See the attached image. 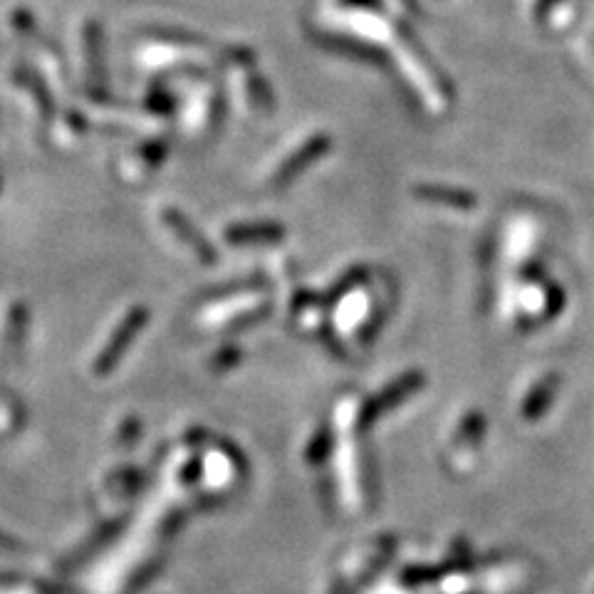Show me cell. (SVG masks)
<instances>
[{
    "label": "cell",
    "instance_id": "6da1fadb",
    "mask_svg": "<svg viewBox=\"0 0 594 594\" xmlns=\"http://www.w3.org/2000/svg\"><path fill=\"white\" fill-rule=\"evenodd\" d=\"M161 221H164L166 231H169L176 241H181V246L189 250L198 263L211 265L213 260H216L211 243L201 236V231H196V228L191 226L189 218H186L184 213L174 211V208H164V211H161Z\"/></svg>",
    "mask_w": 594,
    "mask_h": 594
},
{
    "label": "cell",
    "instance_id": "7a4b0ae2",
    "mask_svg": "<svg viewBox=\"0 0 594 594\" xmlns=\"http://www.w3.org/2000/svg\"><path fill=\"white\" fill-rule=\"evenodd\" d=\"M327 149H330V139H327L325 134L310 137V142L302 144L300 151H293V154L283 161V166H280V169H275L273 184L285 186L288 181H293L295 174H300L302 169H307L310 164H315V161L320 159Z\"/></svg>",
    "mask_w": 594,
    "mask_h": 594
},
{
    "label": "cell",
    "instance_id": "3957f363",
    "mask_svg": "<svg viewBox=\"0 0 594 594\" xmlns=\"http://www.w3.org/2000/svg\"><path fill=\"white\" fill-rule=\"evenodd\" d=\"M414 196L424 203H434V206L451 208V211H471V208L476 206V196L468 194V191L451 189V186H439V184L416 186Z\"/></svg>",
    "mask_w": 594,
    "mask_h": 594
},
{
    "label": "cell",
    "instance_id": "277c9868",
    "mask_svg": "<svg viewBox=\"0 0 594 594\" xmlns=\"http://www.w3.org/2000/svg\"><path fill=\"white\" fill-rule=\"evenodd\" d=\"M147 310L144 307H134L132 312H127L124 315V320L119 322L117 330L112 332V342H109L107 349H104L102 354V362H112V359H117V354H122L124 349H127L129 342L134 340V335L137 332H142V327L147 325Z\"/></svg>",
    "mask_w": 594,
    "mask_h": 594
},
{
    "label": "cell",
    "instance_id": "5b68a950",
    "mask_svg": "<svg viewBox=\"0 0 594 594\" xmlns=\"http://www.w3.org/2000/svg\"><path fill=\"white\" fill-rule=\"evenodd\" d=\"M226 236L231 243H265L278 241L283 236V228L275 223H238L228 228Z\"/></svg>",
    "mask_w": 594,
    "mask_h": 594
},
{
    "label": "cell",
    "instance_id": "8992f818",
    "mask_svg": "<svg viewBox=\"0 0 594 594\" xmlns=\"http://www.w3.org/2000/svg\"><path fill=\"white\" fill-rule=\"evenodd\" d=\"M555 389H557V377L545 379V382L538 387V392H533V396H530L528 406H525V414H528L530 419H535V416H538L540 411L545 409L547 401L552 399V394H555Z\"/></svg>",
    "mask_w": 594,
    "mask_h": 594
},
{
    "label": "cell",
    "instance_id": "52a82bcc",
    "mask_svg": "<svg viewBox=\"0 0 594 594\" xmlns=\"http://www.w3.org/2000/svg\"><path fill=\"white\" fill-rule=\"evenodd\" d=\"M392 3H396V8H406V3H409V0H392Z\"/></svg>",
    "mask_w": 594,
    "mask_h": 594
}]
</instances>
